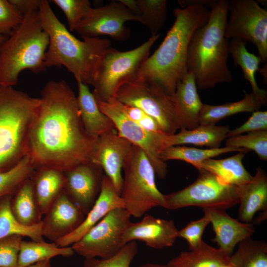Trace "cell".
<instances>
[{
	"instance_id": "obj_43",
	"label": "cell",
	"mask_w": 267,
	"mask_h": 267,
	"mask_svg": "<svg viewBox=\"0 0 267 267\" xmlns=\"http://www.w3.org/2000/svg\"><path fill=\"white\" fill-rule=\"evenodd\" d=\"M116 101L124 114L137 125L149 132L164 134L157 122L143 110L136 107Z\"/></svg>"
},
{
	"instance_id": "obj_10",
	"label": "cell",
	"mask_w": 267,
	"mask_h": 267,
	"mask_svg": "<svg viewBox=\"0 0 267 267\" xmlns=\"http://www.w3.org/2000/svg\"><path fill=\"white\" fill-rule=\"evenodd\" d=\"M173 96L157 84L134 80L122 85L114 98L141 109L157 122L164 134H172L180 129Z\"/></svg>"
},
{
	"instance_id": "obj_49",
	"label": "cell",
	"mask_w": 267,
	"mask_h": 267,
	"mask_svg": "<svg viewBox=\"0 0 267 267\" xmlns=\"http://www.w3.org/2000/svg\"><path fill=\"white\" fill-rule=\"evenodd\" d=\"M7 37L0 35V48Z\"/></svg>"
},
{
	"instance_id": "obj_15",
	"label": "cell",
	"mask_w": 267,
	"mask_h": 267,
	"mask_svg": "<svg viewBox=\"0 0 267 267\" xmlns=\"http://www.w3.org/2000/svg\"><path fill=\"white\" fill-rule=\"evenodd\" d=\"M103 173L102 169L92 162L79 164L64 172L63 190L85 215L99 194Z\"/></svg>"
},
{
	"instance_id": "obj_28",
	"label": "cell",
	"mask_w": 267,
	"mask_h": 267,
	"mask_svg": "<svg viewBox=\"0 0 267 267\" xmlns=\"http://www.w3.org/2000/svg\"><path fill=\"white\" fill-rule=\"evenodd\" d=\"M11 208L21 224L32 226L41 223L43 216L38 207L30 178L23 181L13 194Z\"/></svg>"
},
{
	"instance_id": "obj_39",
	"label": "cell",
	"mask_w": 267,
	"mask_h": 267,
	"mask_svg": "<svg viewBox=\"0 0 267 267\" xmlns=\"http://www.w3.org/2000/svg\"><path fill=\"white\" fill-rule=\"evenodd\" d=\"M49 2L54 3L63 12L70 31H74L78 23L91 7L88 0H51Z\"/></svg>"
},
{
	"instance_id": "obj_25",
	"label": "cell",
	"mask_w": 267,
	"mask_h": 267,
	"mask_svg": "<svg viewBox=\"0 0 267 267\" xmlns=\"http://www.w3.org/2000/svg\"><path fill=\"white\" fill-rule=\"evenodd\" d=\"M30 178L38 207L44 216L63 190L64 172L50 168L36 169Z\"/></svg>"
},
{
	"instance_id": "obj_29",
	"label": "cell",
	"mask_w": 267,
	"mask_h": 267,
	"mask_svg": "<svg viewBox=\"0 0 267 267\" xmlns=\"http://www.w3.org/2000/svg\"><path fill=\"white\" fill-rule=\"evenodd\" d=\"M264 105L253 92L245 93L240 100L222 105L203 104L199 116V124H216L221 120L241 112H253Z\"/></svg>"
},
{
	"instance_id": "obj_2",
	"label": "cell",
	"mask_w": 267,
	"mask_h": 267,
	"mask_svg": "<svg viewBox=\"0 0 267 267\" xmlns=\"http://www.w3.org/2000/svg\"><path fill=\"white\" fill-rule=\"evenodd\" d=\"M210 12L201 6L175 8L173 26L159 47L143 63L135 80L157 84L173 96L177 83L187 72L191 38L207 23Z\"/></svg>"
},
{
	"instance_id": "obj_44",
	"label": "cell",
	"mask_w": 267,
	"mask_h": 267,
	"mask_svg": "<svg viewBox=\"0 0 267 267\" xmlns=\"http://www.w3.org/2000/svg\"><path fill=\"white\" fill-rule=\"evenodd\" d=\"M263 131H267V111L257 110L253 112L250 118L242 125L230 130L227 137Z\"/></svg>"
},
{
	"instance_id": "obj_14",
	"label": "cell",
	"mask_w": 267,
	"mask_h": 267,
	"mask_svg": "<svg viewBox=\"0 0 267 267\" xmlns=\"http://www.w3.org/2000/svg\"><path fill=\"white\" fill-rule=\"evenodd\" d=\"M131 20L139 22V18L120 0H114L101 7H91L74 31L82 37L108 36L124 41L130 36V30L125 23Z\"/></svg>"
},
{
	"instance_id": "obj_16",
	"label": "cell",
	"mask_w": 267,
	"mask_h": 267,
	"mask_svg": "<svg viewBox=\"0 0 267 267\" xmlns=\"http://www.w3.org/2000/svg\"><path fill=\"white\" fill-rule=\"evenodd\" d=\"M132 145L129 141L118 134L116 130L107 132L98 137L91 161L102 169L119 195L123 181V165Z\"/></svg>"
},
{
	"instance_id": "obj_47",
	"label": "cell",
	"mask_w": 267,
	"mask_h": 267,
	"mask_svg": "<svg viewBox=\"0 0 267 267\" xmlns=\"http://www.w3.org/2000/svg\"><path fill=\"white\" fill-rule=\"evenodd\" d=\"M28 267H52L50 260L38 262Z\"/></svg>"
},
{
	"instance_id": "obj_18",
	"label": "cell",
	"mask_w": 267,
	"mask_h": 267,
	"mask_svg": "<svg viewBox=\"0 0 267 267\" xmlns=\"http://www.w3.org/2000/svg\"><path fill=\"white\" fill-rule=\"evenodd\" d=\"M178 230L172 220L156 218L145 214L139 222H130L122 237L123 244L136 240L144 242L149 247L162 249L173 246Z\"/></svg>"
},
{
	"instance_id": "obj_48",
	"label": "cell",
	"mask_w": 267,
	"mask_h": 267,
	"mask_svg": "<svg viewBox=\"0 0 267 267\" xmlns=\"http://www.w3.org/2000/svg\"><path fill=\"white\" fill-rule=\"evenodd\" d=\"M137 267H170L168 264L161 265L158 264L153 263H146L141 265H140Z\"/></svg>"
},
{
	"instance_id": "obj_12",
	"label": "cell",
	"mask_w": 267,
	"mask_h": 267,
	"mask_svg": "<svg viewBox=\"0 0 267 267\" xmlns=\"http://www.w3.org/2000/svg\"><path fill=\"white\" fill-rule=\"evenodd\" d=\"M225 37L252 43L262 62L267 60V11L253 0L229 1Z\"/></svg>"
},
{
	"instance_id": "obj_19",
	"label": "cell",
	"mask_w": 267,
	"mask_h": 267,
	"mask_svg": "<svg viewBox=\"0 0 267 267\" xmlns=\"http://www.w3.org/2000/svg\"><path fill=\"white\" fill-rule=\"evenodd\" d=\"M117 208H125L122 198L111 180L103 176L101 190L94 205L81 224L74 231L55 242L58 246H71L101 220L109 212Z\"/></svg>"
},
{
	"instance_id": "obj_40",
	"label": "cell",
	"mask_w": 267,
	"mask_h": 267,
	"mask_svg": "<svg viewBox=\"0 0 267 267\" xmlns=\"http://www.w3.org/2000/svg\"><path fill=\"white\" fill-rule=\"evenodd\" d=\"M22 237L12 235L0 239V267H18Z\"/></svg>"
},
{
	"instance_id": "obj_22",
	"label": "cell",
	"mask_w": 267,
	"mask_h": 267,
	"mask_svg": "<svg viewBox=\"0 0 267 267\" xmlns=\"http://www.w3.org/2000/svg\"><path fill=\"white\" fill-rule=\"evenodd\" d=\"M229 131L228 126L215 124H200L190 130L182 128L178 133L162 135V149L171 146L186 144L218 148L227 138Z\"/></svg>"
},
{
	"instance_id": "obj_27",
	"label": "cell",
	"mask_w": 267,
	"mask_h": 267,
	"mask_svg": "<svg viewBox=\"0 0 267 267\" xmlns=\"http://www.w3.org/2000/svg\"><path fill=\"white\" fill-rule=\"evenodd\" d=\"M230 257L203 241L197 249L180 253L167 264L170 267H233Z\"/></svg>"
},
{
	"instance_id": "obj_34",
	"label": "cell",
	"mask_w": 267,
	"mask_h": 267,
	"mask_svg": "<svg viewBox=\"0 0 267 267\" xmlns=\"http://www.w3.org/2000/svg\"><path fill=\"white\" fill-rule=\"evenodd\" d=\"M13 195H7L0 198V239L12 235H19L28 237L34 241L44 240L41 223L26 226L16 220L11 208Z\"/></svg>"
},
{
	"instance_id": "obj_33",
	"label": "cell",
	"mask_w": 267,
	"mask_h": 267,
	"mask_svg": "<svg viewBox=\"0 0 267 267\" xmlns=\"http://www.w3.org/2000/svg\"><path fill=\"white\" fill-rule=\"evenodd\" d=\"M246 151L245 149L227 146L200 149L184 145H177L163 149L160 152V157L164 162L171 160L183 161L196 168L201 162L207 159L230 152Z\"/></svg>"
},
{
	"instance_id": "obj_26",
	"label": "cell",
	"mask_w": 267,
	"mask_h": 267,
	"mask_svg": "<svg viewBox=\"0 0 267 267\" xmlns=\"http://www.w3.org/2000/svg\"><path fill=\"white\" fill-rule=\"evenodd\" d=\"M245 153L238 151L231 157L222 159L210 158L201 162L196 169L206 171L229 184L240 186L253 178L242 163Z\"/></svg>"
},
{
	"instance_id": "obj_21",
	"label": "cell",
	"mask_w": 267,
	"mask_h": 267,
	"mask_svg": "<svg viewBox=\"0 0 267 267\" xmlns=\"http://www.w3.org/2000/svg\"><path fill=\"white\" fill-rule=\"evenodd\" d=\"M173 100L180 129L196 128L202 106L193 74L187 72L177 83Z\"/></svg>"
},
{
	"instance_id": "obj_17",
	"label": "cell",
	"mask_w": 267,
	"mask_h": 267,
	"mask_svg": "<svg viewBox=\"0 0 267 267\" xmlns=\"http://www.w3.org/2000/svg\"><path fill=\"white\" fill-rule=\"evenodd\" d=\"M44 216L42 236L54 243L74 231L86 217L63 190Z\"/></svg>"
},
{
	"instance_id": "obj_20",
	"label": "cell",
	"mask_w": 267,
	"mask_h": 267,
	"mask_svg": "<svg viewBox=\"0 0 267 267\" xmlns=\"http://www.w3.org/2000/svg\"><path fill=\"white\" fill-rule=\"evenodd\" d=\"M203 209L215 233L214 241L217 243L219 249L229 255H231L237 243L250 238L255 232L253 224L239 222L232 218L227 214L225 210Z\"/></svg>"
},
{
	"instance_id": "obj_36",
	"label": "cell",
	"mask_w": 267,
	"mask_h": 267,
	"mask_svg": "<svg viewBox=\"0 0 267 267\" xmlns=\"http://www.w3.org/2000/svg\"><path fill=\"white\" fill-rule=\"evenodd\" d=\"M35 170L28 155L11 169L0 173V198L14 194L20 184Z\"/></svg>"
},
{
	"instance_id": "obj_45",
	"label": "cell",
	"mask_w": 267,
	"mask_h": 267,
	"mask_svg": "<svg viewBox=\"0 0 267 267\" xmlns=\"http://www.w3.org/2000/svg\"><path fill=\"white\" fill-rule=\"evenodd\" d=\"M22 15L39 10L41 0H9Z\"/></svg>"
},
{
	"instance_id": "obj_41",
	"label": "cell",
	"mask_w": 267,
	"mask_h": 267,
	"mask_svg": "<svg viewBox=\"0 0 267 267\" xmlns=\"http://www.w3.org/2000/svg\"><path fill=\"white\" fill-rule=\"evenodd\" d=\"M22 19L23 15L9 0H0V35L8 37Z\"/></svg>"
},
{
	"instance_id": "obj_9",
	"label": "cell",
	"mask_w": 267,
	"mask_h": 267,
	"mask_svg": "<svg viewBox=\"0 0 267 267\" xmlns=\"http://www.w3.org/2000/svg\"><path fill=\"white\" fill-rule=\"evenodd\" d=\"M197 179L179 191L164 195L163 207L176 210L188 206L225 210L239 202V186L229 184L214 175L199 170Z\"/></svg>"
},
{
	"instance_id": "obj_32",
	"label": "cell",
	"mask_w": 267,
	"mask_h": 267,
	"mask_svg": "<svg viewBox=\"0 0 267 267\" xmlns=\"http://www.w3.org/2000/svg\"><path fill=\"white\" fill-rule=\"evenodd\" d=\"M74 253L71 246L59 247L54 242L22 240L18 255V267H28L58 256L70 257Z\"/></svg>"
},
{
	"instance_id": "obj_37",
	"label": "cell",
	"mask_w": 267,
	"mask_h": 267,
	"mask_svg": "<svg viewBox=\"0 0 267 267\" xmlns=\"http://www.w3.org/2000/svg\"><path fill=\"white\" fill-rule=\"evenodd\" d=\"M225 146L254 151L263 161L267 160V131L248 133L227 137Z\"/></svg>"
},
{
	"instance_id": "obj_24",
	"label": "cell",
	"mask_w": 267,
	"mask_h": 267,
	"mask_svg": "<svg viewBox=\"0 0 267 267\" xmlns=\"http://www.w3.org/2000/svg\"><path fill=\"white\" fill-rule=\"evenodd\" d=\"M77 103L83 126L89 134L97 138L102 134L116 130L111 120L100 110L87 85L77 82Z\"/></svg>"
},
{
	"instance_id": "obj_7",
	"label": "cell",
	"mask_w": 267,
	"mask_h": 267,
	"mask_svg": "<svg viewBox=\"0 0 267 267\" xmlns=\"http://www.w3.org/2000/svg\"><path fill=\"white\" fill-rule=\"evenodd\" d=\"M122 170L120 196L131 217L139 218L154 207H163L164 195L158 189L154 169L141 149L132 144Z\"/></svg>"
},
{
	"instance_id": "obj_35",
	"label": "cell",
	"mask_w": 267,
	"mask_h": 267,
	"mask_svg": "<svg viewBox=\"0 0 267 267\" xmlns=\"http://www.w3.org/2000/svg\"><path fill=\"white\" fill-rule=\"evenodd\" d=\"M230 259L233 267H267V244L251 237L245 239Z\"/></svg>"
},
{
	"instance_id": "obj_8",
	"label": "cell",
	"mask_w": 267,
	"mask_h": 267,
	"mask_svg": "<svg viewBox=\"0 0 267 267\" xmlns=\"http://www.w3.org/2000/svg\"><path fill=\"white\" fill-rule=\"evenodd\" d=\"M152 36L133 49L120 51L111 46L105 52L92 86L97 101L107 102L115 98L123 84L135 80L140 68L149 56L150 50L159 38Z\"/></svg>"
},
{
	"instance_id": "obj_11",
	"label": "cell",
	"mask_w": 267,
	"mask_h": 267,
	"mask_svg": "<svg viewBox=\"0 0 267 267\" xmlns=\"http://www.w3.org/2000/svg\"><path fill=\"white\" fill-rule=\"evenodd\" d=\"M131 218L125 208H115L71 247L86 259L110 258L125 245L122 237Z\"/></svg>"
},
{
	"instance_id": "obj_30",
	"label": "cell",
	"mask_w": 267,
	"mask_h": 267,
	"mask_svg": "<svg viewBox=\"0 0 267 267\" xmlns=\"http://www.w3.org/2000/svg\"><path fill=\"white\" fill-rule=\"evenodd\" d=\"M229 51L234 64L239 66L244 78L250 84L252 92L259 98L264 105L267 101V90L261 89L255 79V73L259 70L262 62L259 56L249 52L246 46V42L239 38H232L229 42Z\"/></svg>"
},
{
	"instance_id": "obj_1",
	"label": "cell",
	"mask_w": 267,
	"mask_h": 267,
	"mask_svg": "<svg viewBox=\"0 0 267 267\" xmlns=\"http://www.w3.org/2000/svg\"><path fill=\"white\" fill-rule=\"evenodd\" d=\"M40 103L29 131L27 155L35 170L65 172L91 162L98 138L85 130L77 96L64 80L49 81L41 91Z\"/></svg>"
},
{
	"instance_id": "obj_31",
	"label": "cell",
	"mask_w": 267,
	"mask_h": 267,
	"mask_svg": "<svg viewBox=\"0 0 267 267\" xmlns=\"http://www.w3.org/2000/svg\"><path fill=\"white\" fill-rule=\"evenodd\" d=\"M149 29L151 36L158 34L167 17L166 0H120Z\"/></svg>"
},
{
	"instance_id": "obj_38",
	"label": "cell",
	"mask_w": 267,
	"mask_h": 267,
	"mask_svg": "<svg viewBox=\"0 0 267 267\" xmlns=\"http://www.w3.org/2000/svg\"><path fill=\"white\" fill-rule=\"evenodd\" d=\"M135 241L126 243L115 255L107 259H85L84 267H130L138 252Z\"/></svg>"
},
{
	"instance_id": "obj_42",
	"label": "cell",
	"mask_w": 267,
	"mask_h": 267,
	"mask_svg": "<svg viewBox=\"0 0 267 267\" xmlns=\"http://www.w3.org/2000/svg\"><path fill=\"white\" fill-rule=\"evenodd\" d=\"M210 221L205 215L201 219L188 223L184 227L178 231V237L187 241L190 251L197 249L203 240L202 235Z\"/></svg>"
},
{
	"instance_id": "obj_23",
	"label": "cell",
	"mask_w": 267,
	"mask_h": 267,
	"mask_svg": "<svg viewBox=\"0 0 267 267\" xmlns=\"http://www.w3.org/2000/svg\"><path fill=\"white\" fill-rule=\"evenodd\" d=\"M238 218L241 222L250 223L257 212L267 210V176L261 168L248 183L239 186Z\"/></svg>"
},
{
	"instance_id": "obj_13",
	"label": "cell",
	"mask_w": 267,
	"mask_h": 267,
	"mask_svg": "<svg viewBox=\"0 0 267 267\" xmlns=\"http://www.w3.org/2000/svg\"><path fill=\"white\" fill-rule=\"evenodd\" d=\"M96 101L101 112L113 123L118 134L141 149L149 160L155 175L164 178L167 166L160 157L162 136L164 134L148 131L131 121L120 109L115 98L107 102Z\"/></svg>"
},
{
	"instance_id": "obj_5",
	"label": "cell",
	"mask_w": 267,
	"mask_h": 267,
	"mask_svg": "<svg viewBox=\"0 0 267 267\" xmlns=\"http://www.w3.org/2000/svg\"><path fill=\"white\" fill-rule=\"evenodd\" d=\"M49 37L44 31L39 10L23 15L21 23L0 48V85L13 87L25 70L38 74L46 70L44 58Z\"/></svg>"
},
{
	"instance_id": "obj_3",
	"label": "cell",
	"mask_w": 267,
	"mask_h": 267,
	"mask_svg": "<svg viewBox=\"0 0 267 267\" xmlns=\"http://www.w3.org/2000/svg\"><path fill=\"white\" fill-rule=\"evenodd\" d=\"M43 29L49 37L44 65L46 68L65 67L77 82L92 86L102 57L111 46L105 38L73 36L57 17L49 1L41 0L39 9Z\"/></svg>"
},
{
	"instance_id": "obj_4",
	"label": "cell",
	"mask_w": 267,
	"mask_h": 267,
	"mask_svg": "<svg viewBox=\"0 0 267 267\" xmlns=\"http://www.w3.org/2000/svg\"><path fill=\"white\" fill-rule=\"evenodd\" d=\"M229 0H218L210 10L207 23L193 34L188 46L187 72L194 77L197 89H207L229 83L227 66L229 42L225 37Z\"/></svg>"
},
{
	"instance_id": "obj_6",
	"label": "cell",
	"mask_w": 267,
	"mask_h": 267,
	"mask_svg": "<svg viewBox=\"0 0 267 267\" xmlns=\"http://www.w3.org/2000/svg\"><path fill=\"white\" fill-rule=\"evenodd\" d=\"M40 103V98L0 85V173L27 155L28 135Z\"/></svg>"
},
{
	"instance_id": "obj_46",
	"label": "cell",
	"mask_w": 267,
	"mask_h": 267,
	"mask_svg": "<svg viewBox=\"0 0 267 267\" xmlns=\"http://www.w3.org/2000/svg\"><path fill=\"white\" fill-rule=\"evenodd\" d=\"M218 0H178V3L181 8H185L192 6H201L210 8L218 1Z\"/></svg>"
}]
</instances>
